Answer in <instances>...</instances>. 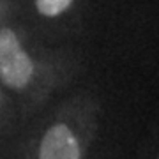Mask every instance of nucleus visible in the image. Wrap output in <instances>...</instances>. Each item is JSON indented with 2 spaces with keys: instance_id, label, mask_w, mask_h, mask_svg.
Returning a JSON list of instances; mask_svg holds the SVG:
<instances>
[{
  "instance_id": "f03ea898",
  "label": "nucleus",
  "mask_w": 159,
  "mask_h": 159,
  "mask_svg": "<svg viewBox=\"0 0 159 159\" xmlns=\"http://www.w3.org/2000/svg\"><path fill=\"white\" fill-rule=\"evenodd\" d=\"M81 150L73 131L66 124L50 127L39 147V159H80Z\"/></svg>"
},
{
  "instance_id": "f257e3e1",
  "label": "nucleus",
  "mask_w": 159,
  "mask_h": 159,
  "mask_svg": "<svg viewBox=\"0 0 159 159\" xmlns=\"http://www.w3.org/2000/svg\"><path fill=\"white\" fill-rule=\"evenodd\" d=\"M34 73V64L21 48L16 34L9 29L0 30V80L12 89H21L29 83Z\"/></svg>"
},
{
  "instance_id": "7ed1b4c3",
  "label": "nucleus",
  "mask_w": 159,
  "mask_h": 159,
  "mask_svg": "<svg viewBox=\"0 0 159 159\" xmlns=\"http://www.w3.org/2000/svg\"><path fill=\"white\" fill-rule=\"evenodd\" d=\"M73 0H35V6L44 16H57L66 11Z\"/></svg>"
}]
</instances>
